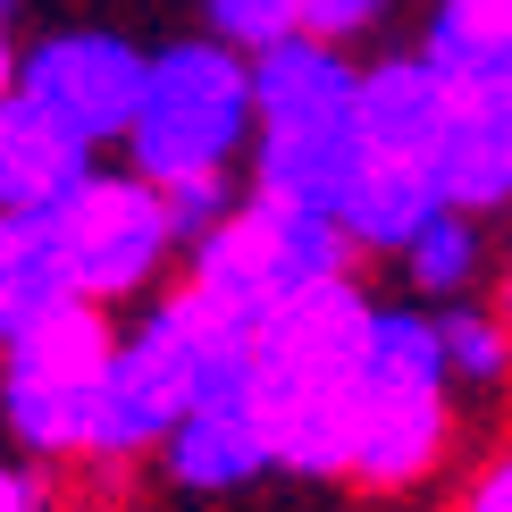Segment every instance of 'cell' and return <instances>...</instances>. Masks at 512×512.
Masks as SVG:
<instances>
[{
	"instance_id": "6da1fadb",
	"label": "cell",
	"mask_w": 512,
	"mask_h": 512,
	"mask_svg": "<svg viewBox=\"0 0 512 512\" xmlns=\"http://www.w3.org/2000/svg\"><path fill=\"white\" fill-rule=\"evenodd\" d=\"M370 286L336 277L252 328V420L269 437V462L294 479H345V437H353V387L370 353Z\"/></svg>"
},
{
	"instance_id": "7a4b0ae2",
	"label": "cell",
	"mask_w": 512,
	"mask_h": 512,
	"mask_svg": "<svg viewBox=\"0 0 512 512\" xmlns=\"http://www.w3.org/2000/svg\"><path fill=\"white\" fill-rule=\"evenodd\" d=\"M361 160H370V143H361V59L353 51L294 34L269 59H252V160H244L252 194L336 219Z\"/></svg>"
},
{
	"instance_id": "3957f363",
	"label": "cell",
	"mask_w": 512,
	"mask_h": 512,
	"mask_svg": "<svg viewBox=\"0 0 512 512\" xmlns=\"http://www.w3.org/2000/svg\"><path fill=\"white\" fill-rule=\"evenodd\" d=\"M244 387H252V328L227 319L219 303H202L194 286H177L168 303L143 311L135 328H118L101 462L160 454V445L177 437L185 412H202V403H236Z\"/></svg>"
},
{
	"instance_id": "277c9868",
	"label": "cell",
	"mask_w": 512,
	"mask_h": 512,
	"mask_svg": "<svg viewBox=\"0 0 512 512\" xmlns=\"http://www.w3.org/2000/svg\"><path fill=\"white\" fill-rule=\"evenodd\" d=\"M454 445V370L429 303H378L370 311V353L353 387V437H345V479L370 496H403L445 462Z\"/></svg>"
},
{
	"instance_id": "5b68a950",
	"label": "cell",
	"mask_w": 512,
	"mask_h": 512,
	"mask_svg": "<svg viewBox=\"0 0 512 512\" xmlns=\"http://www.w3.org/2000/svg\"><path fill=\"white\" fill-rule=\"evenodd\" d=\"M118 152L160 194L236 177V160H252V59L227 51L219 34L160 42L152 68H143V101H135V126H126Z\"/></svg>"
},
{
	"instance_id": "8992f818",
	"label": "cell",
	"mask_w": 512,
	"mask_h": 512,
	"mask_svg": "<svg viewBox=\"0 0 512 512\" xmlns=\"http://www.w3.org/2000/svg\"><path fill=\"white\" fill-rule=\"evenodd\" d=\"M110 361L118 319L101 303L51 311L34 336L0 353V429L26 462H101V420H110Z\"/></svg>"
},
{
	"instance_id": "52a82bcc",
	"label": "cell",
	"mask_w": 512,
	"mask_h": 512,
	"mask_svg": "<svg viewBox=\"0 0 512 512\" xmlns=\"http://www.w3.org/2000/svg\"><path fill=\"white\" fill-rule=\"evenodd\" d=\"M353 261L361 252L345 244V227L328 210H303V202H277L244 185V202L185 252V286L202 303H219L227 319H244V328H269L286 303L353 277Z\"/></svg>"
},
{
	"instance_id": "ba28073f",
	"label": "cell",
	"mask_w": 512,
	"mask_h": 512,
	"mask_svg": "<svg viewBox=\"0 0 512 512\" xmlns=\"http://www.w3.org/2000/svg\"><path fill=\"white\" fill-rule=\"evenodd\" d=\"M51 236H59V261H68V286L101 311L152 294L168 261H185L168 194L152 177H135V168H93V185L51 219Z\"/></svg>"
},
{
	"instance_id": "9c48e42d",
	"label": "cell",
	"mask_w": 512,
	"mask_h": 512,
	"mask_svg": "<svg viewBox=\"0 0 512 512\" xmlns=\"http://www.w3.org/2000/svg\"><path fill=\"white\" fill-rule=\"evenodd\" d=\"M143 68H152V51L126 42L118 26H59V34L17 42V101H34L51 126H68L84 152H110L135 126Z\"/></svg>"
},
{
	"instance_id": "30bf717a",
	"label": "cell",
	"mask_w": 512,
	"mask_h": 512,
	"mask_svg": "<svg viewBox=\"0 0 512 512\" xmlns=\"http://www.w3.org/2000/svg\"><path fill=\"white\" fill-rule=\"evenodd\" d=\"M437 185L471 219L512 210V68L454 84V118H445V143H437Z\"/></svg>"
},
{
	"instance_id": "8fae6325",
	"label": "cell",
	"mask_w": 512,
	"mask_h": 512,
	"mask_svg": "<svg viewBox=\"0 0 512 512\" xmlns=\"http://www.w3.org/2000/svg\"><path fill=\"white\" fill-rule=\"evenodd\" d=\"M101 152H84L68 126H51L34 101H0V219H42L51 227L84 185H93Z\"/></svg>"
},
{
	"instance_id": "7c38bea8",
	"label": "cell",
	"mask_w": 512,
	"mask_h": 512,
	"mask_svg": "<svg viewBox=\"0 0 512 512\" xmlns=\"http://www.w3.org/2000/svg\"><path fill=\"white\" fill-rule=\"evenodd\" d=\"M445 185L429 160H361V177L345 185V202H336V227H345V244L361 261H403L429 227L445 219Z\"/></svg>"
},
{
	"instance_id": "4fadbf2b",
	"label": "cell",
	"mask_w": 512,
	"mask_h": 512,
	"mask_svg": "<svg viewBox=\"0 0 512 512\" xmlns=\"http://www.w3.org/2000/svg\"><path fill=\"white\" fill-rule=\"evenodd\" d=\"M445 118H454V84L420 51H378L361 68V143L378 160H429L437 168Z\"/></svg>"
},
{
	"instance_id": "5bb4252c",
	"label": "cell",
	"mask_w": 512,
	"mask_h": 512,
	"mask_svg": "<svg viewBox=\"0 0 512 512\" xmlns=\"http://www.w3.org/2000/svg\"><path fill=\"white\" fill-rule=\"evenodd\" d=\"M160 471H168V487H185V496H236V487L269 479L277 462H269V437H261V420H252V403L236 395V403L185 412L177 437L160 445Z\"/></svg>"
},
{
	"instance_id": "9a60e30c",
	"label": "cell",
	"mask_w": 512,
	"mask_h": 512,
	"mask_svg": "<svg viewBox=\"0 0 512 512\" xmlns=\"http://www.w3.org/2000/svg\"><path fill=\"white\" fill-rule=\"evenodd\" d=\"M84 303L68 286V261H59V236L42 219H0V353L17 336H34L51 311Z\"/></svg>"
},
{
	"instance_id": "2e32d148",
	"label": "cell",
	"mask_w": 512,
	"mask_h": 512,
	"mask_svg": "<svg viewBox=\"0 0 512 512\" xmlns=\"http://www.w3.org/2000/svg\"><path fill=\"white\" fill-rule=\"evenodd\" d=\"M445 84L512 68V0H429V26L412 42Z\"/></svg>"
},
{
	"instance_id": "e0dca14e",
	"label": "cell",
	"mask_w": 512,
	"mask_h": 512,
	"mask_svg": "<svg viewBox=\"0 0 512 512\" xmlns=\"http://www.w3.org/2000/svg\"><path fill=\"white\" fill-rule=\"evenodd\" d=\"M395 269H403V294H412V303H429V311L471 303V286H479V269H487V236H479V219H471V210H445V219H437L412 252H403Z\"/></svg>"
},
{
	"instance_id": "ac0fdd59",
	"label": "cell",
	"mask_w": 512,
	"mask_h": 512,
	"mask_svg": "<svg viewBox=\"0 0 512 512\" xmlns=\"http://www.w3.org/2000/svg\"><path fill=\"white\" fill-rule=\"evenodd\" d=\"M445 336V370H454V395H504L512 387V319L487 303H445L437 311Z\"/></svg>"
},
{
	"instance_id": "d6986e66",
	"label": "cell",
	"mask_w": 512,
	"mask_h": 512,
	"mask_svg": "<svg viewBox=\"0 0 512 512\" xmlns=\"http://www.w3.org/2000/svg\"><path fill=\"white\" fill-rule=\"evenodd\" d=\"M202 34H219L244 59H269L277 42L303 34V0H202Z\"/></svg>"
},
{
	"instance_id": "ffe728a7",
	"label": "cell",
	"mask_w": 512,
	"mask_h": 512,
	"mask_svg": "<svg viewBox=\"0 0 512 512\" xmlns=\"http://www.w3.org/2000/svg\"><path fill=\"white\" fill-rule=\"evenodd\" d=\"M395 0H303V34L328 51H361L370 34H387Z\"/></svg>"
},
{
	"instance_id": "44dd1931",
	"label": "cell",
	"mask_w": 512,
	"mask_h": 512,
	"mask_svg": "<svg viewBox=\"0 0 512 512\" xmlns=\"http://www.w3.org/2000/svg\"><path fill=\"white\" fill-rule=\"evenodd\" d=\"M462 512H512V437L479 462V479L462 487Z\"/></svg>"
},
{
	"instance_id": "7402d4cb",
	"label": "cell",
	"mask_w": 512,
	"mask_h": 512,
	"mask_svg": "<svg viewBox=\"0 0 512 512\" xmlns=\"http://www.w3.org/2000/svg\"><path fill=\"white\" fill-rule=\"evenodd\" d=\"M0 512H51L42 462H9V454H0Z\"/></svg>"
},
{
	"instance_id": "603a6c76",
	"label": "cell",
	"mask_w": 512,
	"mask_h": 512,
	"mask_svg": "<svg viewBox=\"0 0 512 512\" xmlns=\"http://www.w3.org/2000/svg\"><path fill=\"white\" fill-rule=\"evenodd\" d=\"M17 93V42H9V17H0V101Z\"/></svg>"
},
{
	"instance_id": "cb8c5ba5",
	"label": "cell",
	"mask_w": 512,
	"mask_h": 512,
	"mask_svg": "<svg viewBox=\"0 0 512 512\" xmlns=\"http://www.w3.org/2000/svg\"><path fill=\"white\" fill-rule=\"evenodd\" d=\"M504 319H512V277H504Z\"/></svg>"
},
{
	"instance_id": "d4e9b609",
	"label": "cell",
	"mask_w": 512,
	"mask_h": 512,
	"mask_svg": "<svg viewBox=\"0 0 512 512\" xmlns=\"http://www.w3.org/2000/svg\"><path fill=\"white\" fill-rule=\"evenodd\" d=\"M0 17H9V0H0Z\"/></svg>"
}]
</instances>
